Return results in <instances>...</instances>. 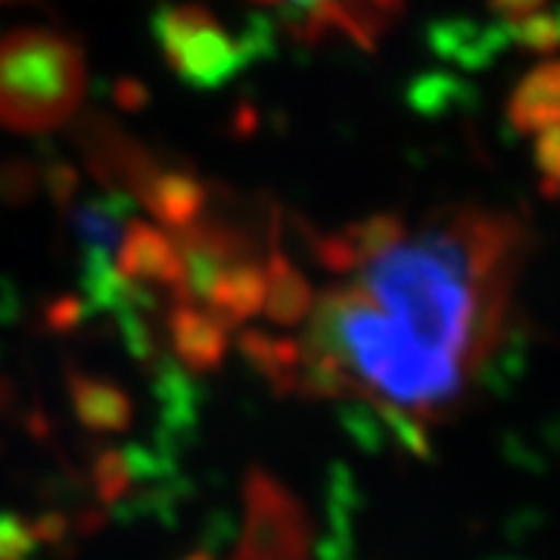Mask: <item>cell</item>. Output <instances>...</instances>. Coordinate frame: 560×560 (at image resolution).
Returning a JSON list of instances; mask_svg holds the SVG:
<instances>
[{"label": "cell", "mask_w": 560, "mask_h": 560, "mask_svg": "<svg viewBox=\"0 0 560 560\" xmlns=\"http://www.w3.org/2000/svg\"><path fill=\"white\" fill-rule=\"evenodd\" d=\"M88 88L79 40L54 28H16L0 38V128L47 135L75 116Z\"/></svg>", "instance_id": "cell-2"}, {"label": "cell", "mask_w": 560, "mask_h": 560, "mask_svg": "<svg viewBox=\"0 0 560 560\" xmlns=\"http://www.w3.org/2000/svg\"><path fill=\"white\" fill-rule=\"evenodd\" d=\"M153 35L168 69L194 88H219L241 75L256 50L265 47L249 35H234L200 3L162 7L153 20Z\"/></svg>", "instance_id": "cell-3"}, {"label": "cell", "mask_w": 560, "mask_h": 560, "mask_svg": "<svg viewBox=\"0 0 560 560\" xmlns=\"http://www.w3.org/2000/svg\"><path fill=\"white\" fill-rule=\"evenodd\" d=\"M508 119L521 135H539L560 125V60L529 69L508 101Z\"/></svg>", "instance_id": "cell-6"}, {"label": "cell", "mask_w": 560, "mask_h": 560, "mask_svg": "<svg viewBox=\"0 0 560 560\" xmlns=\"http://www.w3.org/2000/svg\"><path fill=\"white\" fill-rule=\"evenodd\" d=\"M38 184V172L32 165L13 162L0 172V197L3 200H32Z\"/></svg>", "instance_id": "cell-10"}, {"label": "cell", "mask_w": 560, "mask_h": 560, "mask_svg": "<svg viewBox=\"0 0 560 560\" xmlns=\"http://www.w3.org/2000/svg\"><path fill=\"white\" fill-rule=\"evenodd\" d=\"M140 202L172 234L175 231L180 234V231H187L190 224H197L209 212V190L197 175L162 165L156 178L150 180L147 190L140 194Z\"/></svg>", "instance_id": "cell-5"}, {"label": "cell", "mask_w": 560, "mask_h": 560, "mask_svg": "<svg viewBox=\"0 0 560 560\" xmlns=\"http://www.w3.org/2000/svg\"><path fill=\"white\" fill-rule=\"evenodd\" d=\"M526 249L521 219L458 206L383 246L318 241L337 280L315 293L300 337H249L256 359L290 389L361 401L423 452L427 427L467 399L504 340Z\"/></svg>", "instance_id": "cell-1"}, {"label": "cell", "mask_w": 560, "mask_h": 560, "mask_svg": "<svg viewBox=\"0 0 560 560\" xmlns=\"http://www.w3.org/2000/svg\"><path fill=\"white\" fill-rule=\"evenodd\" d=\"M548 0H489V10L499 16L501 22H514L529 16V13H539L545 10Z\"/></svg>", "instance_id": "cell-12"}, {"label": "cell", "mask_w": 560, "mask_h": 560, "mask_svg": "<svg viewBox=\"0 0 560 560\" xmlns=\"http://www.w3.org/2000/svg\"><path fill=\"white\" fill-rule=\"evenodd\" d=\"M508 44H517L529 54H555L560 50V10H539L523 20L501 22Z\"/></svg>", "instance_id": "cell-8"}, {"label": "cell", "mask_w": 560, "mask_h": 560, "mask_svg": "<svg viewBox=\"0 0 560 560\" xmlns=\"http://www.w3.org/2000/svg\"><path fill=\"white\" fill-rule=\"evenodd\" d=\"M536 168L541 194L548 200H560V125L536 135Z\"/></svg>", "instance_id": "cell-9"}, {"label": "cell", "mask_w": 560, "mask_h": 560, "mask_svg": "<svg viewBox=\"0 0 560 560\" xmlns=\"http://www.w3.org/2000/svg\"><path fill=\"white\" fill-rule=\"evenodd\" d=\"M75 140L94 178L101 180L103 187H109L116 197L140 200L147 184L156 178V172L162 168V162L140 140L103 116H84Z\"/></svg>", "instance_id": "cell-4"}, {"label": "cell", "mask_w": 560, "mask_h": 560, "mask_svg": "<svg viewBox=\"0 0 560 560\" xmlns=\"http://www.w3.org/2000/svg\"><path fill=\"white\" fill-rule=\"evenodd\" d=\"M433 44L464 66H482L501 54V47H508V35L501 22L499 28H486L480 22H442L433 32Z\"/></svg>", "instance_id": "cell-7"}, {"label": "cell", "mask_w": 560, "mask_h": 560, "mask_svg": "<svg viewBox=\"0 0 560 560\" xmlns=\"http://www.w3.org/2000/svg\"><path fill=\"white\" fill-rule=\"evenodd\" d=\"M259 3H278V7H287L290 13H296V25H300L302 38L312 28V22L318 20L320 10L327 7V0H259Z\"/></svg>", "instance_id": "cell-11"}]
</instances>
